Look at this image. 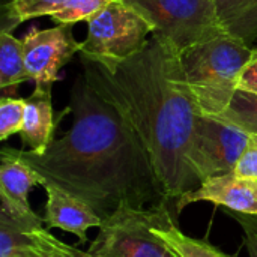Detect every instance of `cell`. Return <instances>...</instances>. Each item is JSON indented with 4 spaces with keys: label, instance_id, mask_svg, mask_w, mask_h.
<instances>
[{
    "label": "cell",
    "instance_id": "2e32d148",
    "mask_svg": "<svg viewBox=\"0 0 257 257\" xmlns=\"http://www.w3.org/2000/svg\"><path fill=\"white\" fill-rule=\"evenodd\" d=\"M217 119L247 134L257 136V93L238 89L229 107Z\"/></svg>",
    "mask_w": 257,
    "mask_h": 257
},
{
    "label": "cell",
    "instance_id": "7402d4cb",
    "mask_svg": "<svg viewBox=\"0 0 257 257\" xmlns=\"http://www.w3.org/2000/svg\"><path fill=\"white\" fill-rule=\"evenodd\" d=\"M239 89L257 93V54L245 66V69L241 75Z\"/></svg>",
    "mask_w": 257,
    "mask_h": 257
},
{
    "label": "cell",
    "instance_id": "ba28073f",
    "mask_svg": "<svg viewBox=\"0 0 257 257\" xmlns=\"http://www.w3.org/2000/svg\"><path fill=\"white\" fill-rule=\"evenodd\" d=\"M26 69L36 86H51L59 80V71L80 51L71 26L57 24L45 30H30L23 39Z\"/></svg>",
    "mask_w": 257,
    "mask_h": 257
},
{
    "label": "cell",
    "instance_id": "ffe728a7",
    "mask_svg": "<svg viewBox=\"0 0 257 257\" xmlns=\"http://www.w3.org/2000/svg\"><path fill=\"white\" fill-rule=\"evenodd\" d=\"M235 173L241 178L257 179V136L250 134L247 149L236 164Z\"/></svg>",
    "mask_w": 257,
    "mask_h": 257
},
{
    "label": "cell",
    "instance_id": "d6986e66",
    "mask_svg": "<svg viewBox=\"0 0 257 257\" xmlns=\"http://www.w3.org/2000/svg\"><path fill=\"white\" fill-rule=\"evenodd\" d=\"M26 99L2 98L0 101V139L6 140L12 134H20L24 120Z\"/></svg>",
    "mask_w": 257,
    "mask_h": 257
},
{
    "label": "cell",
    "instance_id": "8fae6325",
    "mask_svg": "<svg viewBox=\"0 0 257 257\" xmlns=\"http://www.w3.org/2000/svg\"><path fill=\"white\" fill-rule=\"evenodd\" d=\"M56 122L51 102V86H36L26 98L23 128L20 133L23 145L33 154L42 155L51 145Z\"/></svg>",
    "mask_w": 257,
    "mask_h": 257
},
{
    "label": "cell",
    "instance_id": "3957f363",
    "mask_svg": "<svg viewBox=\"0 0 257 257\" xmlns=\"http://www.w3.org/2000/svg\"><path fill=\"white\" fill-rule=\"evenodd\" d=\"M257 48L227 33L200 42L179 54L193 101L203 116H220L239 89L241 75Z\"/></svg>",
    "mask_w": 257,
    "mask_h": 257
},
{
    "label": "cell",
    "instance_id": "277c9868",
    "mask_svg": "<svg viewBox=\"0 0 257 257\" xmlns=\"http://www.w3.org/2000/svg\"><path fill=\"white\" fill-rule=\"evenodd\" d=\"M172 217L167 203L137 209L120 205L102 220L99 235L86 251L87 257H176L154 233V227Z\"/></svg>",
    "mask_w": 257,
    "mask_h": 257
},
{
    "label": "cell",
    "instance_id": "ac0fdd59",
    "mask_svg": "<svg viewBox=\"0 0 257 257\" xmlns=\"http://www.w3.org/2000/svg\"><path fill=\"white\" fill-rule=\"evenodd\" d=\"M113 0H69L59 12L51 15L57 24L72 26L78 21H89L95 14L105 8Z\"/></svg>",
    "mask_w": 257,
    "mask_h": 257
},
{
    "label": "cell",
    "instance_id": "6da1fadb",
    "mask_svg": "<svg viewBox=\"0 0 257 257\" xmlns=\"http://www.w3.org/2000/svg\"><path fill=\"white\" fill-rule=\"evenodd\" d=\"M68 110L74 117L71 128L42 155L18 149L24 163L102 218L125 203L137 209L167 203L140 137L84 75L71 89Z\"/></svg>",
    "mask_w": 257,
    "mask_h": 257
},
{
    "label": "cell",
    "instance_id": "9a60e30c",
    "mask_svg": "<svg viewBox=\"0 0 257 257\" xmlns=\"http://www.w3.org/2000/svg\"><path fill=\"white\" fill-rule=\"evenodd\" d=\"M27 80L30 75L26 69L23 42L3 30L0 33V86L6 89Z\"/></svg>",
    "mask_w": 257,
    "mask_h": 257
},
{
    "label": "cell",
    "instance_id": "30bf717a",
    "mask_svg": "<svg viewBox=\"0 0 257 257\" xmlns=\"http://www.w3.org/2000/svg\"><path fill=\"white\" fill-rule=\"evenodd\" d=\"M42 188L47 194L44 223L47 229H60L78 238L80 244L87 242V232L102 226V217L98 215L86 202L65 191L54 182L45 179Z\"/></svg>",
    "mask_w": 257,
    "mask_h": 257
},
{
    "label": "cell",
    "instance_id": "52a82bcc",
    "mask_svg": "<svg viewBox=\"0 0 257 257\" xmlns=\"http://www.w3.org/2000/svg\"><path fill=\"white\" fill-rule=\"evenodd\" d=\"M250 134L212 116L199 114L188 146V164L202 184L203 181L233 173L244 155Z\"/></svg>",
    "mask_w": 257,
    "mask_h": 257
},
{
    "label": "cell",
    "instance_id": "5bb4252c",
    "mask_svg": "<svg viewBox=\"0 0 257 257\" xmlns=\"http://www.w3.org/2000/svg\"><path fill=\"white\" fill-rule=\"evenodd\" d=\"M154 233L176 257H232L206 241L187 236L178 229L173 218L154 227Z\"/></svg>",
    "mask_w": 257,
    "mask_h": 257
},
{
    "label": "cell",
    "instance_id": "4fadbf2b",
    "mask_svg": "<svg viewBox=\"0 0 257 257\" xmlns=\"http://www.w3.org/2000/svg\"><path fill=\"white\" fill-rule=\"evenodd\" d=\"M224 33L251 45L257 39V0H214Z\"/></svg>",
    "mask_w": 257,
    "mask_h": 257
},
{
    "label": "cell",
    "instance_id": "44dd1931",
    "mask_svg": "<svg viewBox=\"0 0 257 257\" xmlns=\"http://www.w3.org/2000/svg\"><path fill=\"white\" fill-rule=\"evenodd\" d=\"M230 215L239 223L244 230L245 247L250 257H257V215H247L239 212H232Z\"/></svg>",
    "mask_w": 257,
    "mask_h": 257
},
{
    "label": "cell",
    "instance_id": "8992f818",
    "mask_svg": "<svg viewBox=\"0 0 257 257\" xmlns=\"http://www.w3.org/2000/svg\"><path fill=\"white\" fill-rule=\"evenodd\" d=\"M80 45L83 59L98 63H119L137 54L152 35V26L130 5L113 0L89 21Z\"/></svg>",
    "mask_w": 257,
    "mask_h": 257
},
{
    "label": "cell",
    "instance_id": "7c38bea8",
    "mask_svg": "<svg viewBox=\"0 0 257 257\" xmlns=\"http://www.w3.org/2000/svg\"><path fill=\"white\" fill-rule=\"evenodd\" d=\"M45 182V178L33 170L15 148H3L0 154V194L9 200L30 206L29 193L33 187Z\"/></svg>",
    "mask_w": 257,
    "mask_h": 257
},
{
    "label": "cell",
    "instance_id": "7a4b0ae2",
    "mask_svg": "<svg viewBox=\"0 0 257 257\" xmlns=\"http://www.w3.org/2000/svg\"><path fill=\"white\" fill-rule=\"evenodd\" d=\"M81 60L87 84L140 137L166 197L178 200L199 187L188 164V146L200 113L187 87L179 54L151 36L125 62Z\"/></svg>",
    "mask_w": 257,
    "mask_h": 257
},
{
    "label": "cell",
    "instance_id": "e0dca14e",
    "mask_svg": "<svg viewBox=\"0 0 257 257\" xmlns=\"http://www.w3.org/2000/svg\"><path fill=\"white\" fill-rule=\"evenodd\" d=\"M69 0H9L6 5L8 15L17 24L35 17L54 15Z\"/></svg>",
    "mask_w": 257,
    "mask_h": 257
},
{
    "label": "cell",
    "instance_id": "5b68a950",
    "mask_svg": "<svg viewBox=\"0 0 257 257\" xmlns=\"http://www.w3.org/2000/svg\"><path fill=\"white\" fill-rule=\"evenodd\" d=\"M151 26L152 36L175 53L224 33L214 0H122Z\"/></svg>",
    "mask_w": 257,
    "mask_h": 257
},
{
    "label": "cell",
    "instance_id": "9c48e42d",
    "mask_svg": "<svg viewBox=\"0 0 257 257\" xmlns=\"http://www.w3.org/2000/svg\"><path fill=\"white\" fill-rule=\"evenodd\" d=\"M197 202H211L232 212L257 215V179L241 178L235 172L209 178L197 188L182 194L176 200V209L182 211Z\"/></svg>",
    "mask_w": 257,
    "mask_h": 257
}]
</instances>
